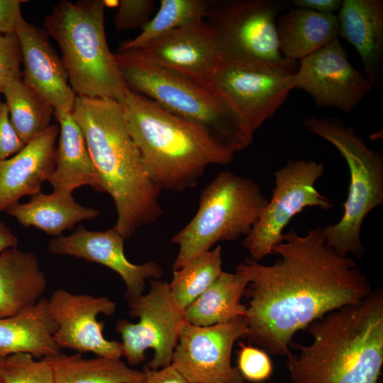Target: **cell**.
Instances as JSON below:
<instances>
[{"label": "cell", "mask_w": 383, "mask_h": 383, "mask_svg": "<svg viewBox=\"0 0 383 383\" xmlns=\"http://www.w3.org/2000/svg\"><path fill=\"white\" fill-rule=\"evenodd\" d=\"M272 252L280 257L273 265L248 259L235 267L248 282L244 338L267 353L287 357L296 332L372 292L353 258L327 245L321 228L291 230Z\"/></svg>", "instance_id": "obj_1"}, {"label": "cell", "mask_w": 383, "mask_h": 383, "mask_svg": "<svg viewBox=\"0 0 383 383\" xmlns=\"http://www.w3.org/2000/svg\"><path fill=\"white\" fill-rule=\"evenodd\" d=\"M72 114L79 125L104 189L117 213L113 227L124 239L156 222L163 211L160 189L148 176L119 102L77 96Z\"/></svg>", "instance_id": "obj_2"}, {"label": "cell", "mask_w": 383, "mask_h": 383, "mask_svg": "<svg viewBox=\"0 0 383 383\" xmlns=\"http://www.w3.org/2000/svg\"><path fill=\"white\" fill-rule=\"evenodd\" d=\"M313 341L287 356L292 383H377L383 365V292L309 326Z\"/></svg>", "instance_id": "obj_3"}, {"label": "cell", "mask_w": 383, "mask_h": 383, "mask_svg": "<svg viewBox=\"0 0 383 383\" xmlns=\"http://www.w3.org/2000/svg\"><path fill=\"white\" fill-rule=\"evenodd\" d=\"M119 104L143 167L160 190L192 189L208 166L234 158L235 152L216 136L143 95L127 89Z\"/></svg>", "instance_id": "obj_4"}, {"label": "cell", "mask_w": 383, "mask_h": 383, "mask_svg": "<svg viewBox=\"0 0 383 383\" xmlns=\"http://www.w3.org/2000/svg\"><path fill=\"white\" fill-rule=\"evenodd\" d=\"M105 7L104 0H62L45 16L44 26L61 50L76 95L119 102L128 88L107 44Z\"/></svg>", "instance_id": "obj_5"}, {"label": "cell", "mask_w": 383, "mask_h": 383, "mask_svg": "<svg viewBox=\"0 0 383 383\" xmlns=\"http://www.w3.org/2000/svg\"><path fill=\"white\" fill-rule=\"evenodd\" d=\"M114 57L128 89L204 128L235 152L252 143L210 87L152 63L137 49L117 51Z\"/></svg>", "instance_id": "obj_6"}, {"label": "cell", "mask_w": 383, "mask_h": 383, "mask_svg": "<svg viewBox=\"0 0 383 383\" xmlns=\"http://www.w3.org/2000/svg\"><path fill=\"white\" fill-rule=\"evenodd\" d=\"M303 124L311 133L331 143L350 170L343 215L335 224L321 228L326 243L341 255L361 257L365 250L360 239L363 221L383 204V157L338 118L306 116Z\"/></svg>", "instance_id": "obj_7"}, {"label": "cell", "mask_w": 383, "mask_h": 383, "mask_svg": "<svg viewBox=\"0 0 383 383\" xmlns=\"http://www.w3.org/2000/svg\"><path fill=\"white\" fill-rule=\"evenodd\" d=\"M267 202L252 179L230 171L218 173L201 190L195 216L171 239L179 247L173 270L218 243L246 236Z\"/></svg>", "instance_id": "obj_8"}, {"label": "cell", "mask_w": 383, "mask_h": 383, "mask_svg": "<svg viewBox=\"0 0 383 383\" xmlns=\"http://www.w3.org/2000/svg\"><path fill=\"white\" fill-rule=\"evenodd\" d=\"M283 3L274 0H210L206 21L222 60L247 64L286 65L279 49L277 21Z\"/></svg>", "instance_id": "obj_9"}, {"label": "cell", "mask_w": 383, "mask_h": 383, "mask_svg": "<svg viewBox=\"0 0 383 383\" xmlns=\"http://www.w3.org/2000/svg\"><path fill=\"white\" fill-rule=\"evenodd\" d=\"M296 62L286 65L247 64L222 60L210 88L252 142L255 133L284 103Z\"/></svg>", "instance_id": "obj_10"}, {"label": "cell", "mask_w": 383, "mask_h": 383, "mask_svg": "<svg viewBox=\"0 0 383 383\" xmlns=\"http://www.w3.org/2000/svg\"><path fill=\"white\" fill-rule=\"evenodd\" d=\"M324 170L322 162L299 159L289 161L274 172L271 199L242 242L251 259L258 262L273 254L274 247L282 241L286 226L305 208L318 206L328 210L333 207L331 200L315 187Z\"/></svg>", "instance_id": "obj_11"}, {"label": "cell", "mask_w": 383, "mask_h": 383, "mask_svg": "<svg viewBox=\"0 0 383 383\" xmlns=\"http://www.w3.org/2000/svg\"><path fill=\"white\" fill-rule=\"evenodd\" d=\"M128 304L129 315L139 321L121 319L116 323V331L122 338L123 356L129 365H138L145 360V351L152 348L153 357L147 367L157 370L170 365L185 321L184 310L174 301L169 283L150 279L147 294Z\"/></svg>", "instance_id": "obj_12"}, {"label": "cell", "mask_w": 383, "mask_h": 383, "mask_svg": "<svg viewBox=\"0 0 383 383\" xmlns=\"http://www.w3.org/2000/svg\"><path fill=\"white\" fill-rule=\"evenodd\" d=\"M247 331L245 316L209 326L184 321L171 364L189 383H243L238 368L231 365V353Z\"/></svg>", "instance_id": "obj_13"}, {"label": "cell", "mask_w": 383, "mask_h": 383, "mask_svg": "<svg viewBox=\"0 0 383 383\" xmlns=\"http://www.w3.org/2000/svg\"><path fill=\"white\" fill-rule=\"evenodd\" d=\"M291 85L309 94L317 107L348 113L373 89L365 75L350 63L339 38L301 60Z\"/></svg>", "instance_id": "obj_14"}, {"label": "cell", "mask_w": 383, "mask_h": 383, "mask_svg": "<svg viewBox=\"0 0 383 383\" xmlns=\"http://www.w3.org/2000/svg\"><path fill=\"white\" fill-rule=\"evenodd\" d=\"M116 304L106 296L75 294L64 289L55 291L48 299V311L57 325L54 339L57 346L92 353L96 356L121 358L122 343L104 338V321H98L99 313L112 316Z\"/></svg>", "instance_id": "obj_15"}, {"label": "cell", "mask_w": 383, "mask_h": 383, "mask_svg": "<svg viewBox=\"0 0 383 383\" xmlns=\"http://www.w3.org/2000/svg\"><path fill=\"white\" fill-rule=\"evenodd\" d=\"M137 50L152 63L209 87L222 62L206 20L165 33Z\"/></svg>", "instance_id": "obj_16"}, {"label": "cell", "mask_w": 383, "mask_h": 383, "mask_svg": "<svg viewBox=\"0 0 383 383\" xmlns=\"http://www.w3.org/2000/svg\"><path fill=\"white\" fill-rule=\"evenodd\" d=\"M124 238L113 228L94 231L79 226L70 235L54 237L48 250L54 255H71L101 264L117 273L126 287L127 301L143 294L147 279H158L162 275L154 261L141 265L131 262L124 252Z\"/></svg>", "instance_id": "obj_17"}, {"label": "cell", "mask_w": 383, "mask_h": 383, "mask_svg": "<svg viewBox=\"0 0 383 383\" xmlns=\"http://www.w3.org/2000/svg\"><path fill=\"white\" fill-rule=\"evenodd\" d=\"M15 33L23 65V83L54 109L72 111L77 95L70 84L62 60L51 45L48 32L22 18Z\"/></svg>", "instance_id": "obj_18"}, {"label": "cell", "mask_w": 383, "mask_h": 383, "mask_svg": "<svg viewBox=\"0 0 383 383\" xmlns=\"http://www.w3.org/2000/svg\"><path fill=\"white\" fill-rule=\"evenodd\" d=\"M59 126L51 124L12 157L0 161V212L25 196L41 192L55 167V142Z\"/></svg>", "instance_id": "obj_19"}, {"label": "cell", "mask_w": 383, "mask_h": 383, "mask_svg": "<svg viewBox=\"0 0 383 383\" xmlns=\"http://www.w3.org/2000/svg\"><path fill=\"white\" fill-rule=\"evenodd\" d=\"M337 16L339 37L354 47L365 77L377 87L383 60V1L343 0Z\"/></svg>", "instance_id": "obj_20"}, {"label": "cell", "mask_w": 383, "mask_h": 383, "mask_svg": "<svg viewBox=\"0 0 383 383\" xmlns=\"http://www.w3.org/2000/svg\"><path fill=\"white\" fill-rule=\"evenodd\" d=\"M58 122L59 141L55 150V167L48 182L53 192L72 193L82 186L104 192L91 158L84 133L72 111L54 109Z\"/></svg>", "instance_id": "obj_21"}, {"label": "cell", "mask_w": 383, "mask_h": 383, "mask_svg": "<svg viewBox=\"0 0 383 383\" xmlns=\"http://www.w3.org/2000/svg\"><path fill=\"white\" fill-rule=\"evenodd\" d=\"M57 325L48 311V299L42 297L21 312L0 318V357L23 353L43 358L60 352L54 335Z\"/></svg>", "instance_id": "obj_22"}, {"label": "cell", "mask_w": 383, "mask_h": 383, "mask_svg": "<svg viewBox=\"0 0 383 383\" xmlns=\"http://www.w3.org/2000/svg\"><path fill=\"white\" fill-rule=\"evenodd\" d=\"M47 280L36 256L16 248L0 254V318L14 316L35 304Z\"/></svg>", "instance_id": "obj_23"}, {"label": "cell", "mask_w": 383, "mask_h": 383, "mask_svg": "<svg viewBox=\"0 0 383 383\" xmlns=\"http://www.w3.org/2000/svg\"><path fill=\"white\" fill-rule=\"evenodd\" d=\"M339 22L335 13L291 9L277 21L279 49L292 61L301 60L339 38Z\"/></svg>", "instance_id": "obj_24"}, {"label": "cell", "mask_w": 383, "mask_h": 383, "mask_svg": "<svg viewBox=\"0 0 383 383\" xmlns=\"http://www.w3.org/2000/svg\"><path fill=\"white\" fill-rule=\"evenodd\" d=\"M6 212L24 227H35L58 237L81 221L93 220L100 212L77 203L72 193L52 192L32 196L26 203H17Z\"/></svg>", "instance_id": "obj_25"}, {"label": "cell", "mask_w": 383, "mask_h": 383, "mask_svg": "<svg viewBox=\"0 0 383 383\" xmlns=\"http://www.w3.org/2000/svg\"><path fill=\"white\" fill-rule=\"evenodd\" d=\"M247 280L237 272H223L219 277L184 310L185 322L198 326L225 323L245 316L241 303Z\"/></svg>", "instance_id": "obj_26"}, {"label": "cell", "mask_w": 383, "mask_h": 383, "mask_svg": "<svg viewBox=\"0 0 383 383\" xmlns=\"http://www.w3.org/2000/svg\"><path fill=\"white\" fill-rule=\"evenodd\" d=\"M50 366L55 383H145V374L131 369L120 358H84L61 352L43 357Z\"/></svg>", "instance_id": "obj_27"}, {"label": "cell", "mask_w": 383, "mask_h": 383, "mask_svg": "<svg viewBox=\"0 0 383 383\" xmlns=\"http://www.w3.org/2000/svg\"><path fill=\"white\" fill-rule=\"evenodd\" d=\"M2 94L8 108L11 123L21 139L27 144L51 124L53 107L22 79L12 80Z\"/></svg>", "instance_id": "obj_28"}, {"label": "cell", "mask_w": 383, "mask_h": 383, "mask_svg": "<svg viewBox=\"0 0 383 383\" xmlns=\"http://www.w3.org/2000/svg\"><path fill=\"white\" fill-rule=\"evenodd\" d=\"M222 248L206 251L177 270L169 284L171 295L183 310L204 292L221 274Z\"/></svg>", "instance_id": "obj_29"}, {"label": "cell", "mask_w": 383, "mask_h": 383, "mask_svg": "<svg viewBox=\"0 0 383 383\" xmlns=\"http://www.w3.org/2000/svg\"><path fill=\"white\" fill-rule=\"evenodd\" d=\"M210 0H160L155 16L135 38L122 43L118 52L140 48L172 30L206 19Z\"/></svg>", "instance_id": "obj_30"}, {"label": "cell", "mask_w": 383, "mask_h": 383, "mask_svg": "<svg viewBox=\"0 0 383 383\" xmlns=\"http://www.w3.org/2000/svg\"><path fill=\"white\" fill-rule=\"evenodd\" d=\"M1 383H55L48 363L28 353H15L4 359Z\"/></svg>", "instance_id": "obj_31"}, {"label": "cell", "mask_w": 383, "mask_h": 383, "mask_svg": "<svg viewBox=\"0 0 383 383\" xmlns=\"http://www.w3.org/2000/svg\"><path fill=\"white\" fill-rule=\"evenodd\" d=\"M238 370L244 379L252 382L267 380L272 374L273 366L268 353L251 345L240 343Z\"/></svg>", "instance_id": "obj_32"}, {"label": "cell", "mask_w": 383, "mask_h": 383, "mask_svg": "<svg viewBox=\"0 0 383 383\" xmlns=\"http://www.w3.org/2000/svg\"><path fill=\"white\" fill-rule=\"evenodd\" d=\"M20 45L16 33L0 34V94L13 79H22Z\"/></svg>", "instance_id": "obj_33"}, {"label": "cell", "mask_w": 383, "mask_h": 383, "mask_svg": "<svg viewBox=\"0 0 383 383\" xmlns=\"http://www.w3.org/2000/svg\"><path fill=\"white\" fill-rule=\"evenodd\" d=\"M155 8L152 0H120L113 20L116 31L143 28L150 20Z\"/></svg>", "instance_id": "obj_34"}, {"label": "cell", "mask_w": 383, "mask_h": 383, "mask_svg": "<svg viewBox=\"0 0 383 383\" xmlns=\"http://www.w3.org/2000/svg\"><path fill=\"white\" fill-rule=\"evenodd\" d=\"M25 145L11 123L5 102L0 101V161L16 155Z\"/></svg>", "instance_id": "obj_35"}, {"label": "cell", "mask_w": 383, "mask_h": 383, "mask_svg": "<svg viewBox=\"0 0 383 383\" xmlns=\"http://www.w3.org/2000/svg\"><path fill=\"white\" fill-rule=\"evenodd\" d=\"M24 0H0V34L15 33L21 15Z\"/></svg>", "instance_id": "obj_36"}, {"label": "cell", "mask_w": 383, "mask_h": 383, "mask_svg": "<svg viewBox=\"0 0 383 383\" xmlns=\"http://www.w3.org/2000/svg\"><path fill=\"white\" fill-rule=\"evenodd\" d=\"M143 372L145 383H189L172 364L157 370H151L145 365Z\"/></svg>", "instance_id": "obj_37"}, {"label": "cell", "mask_w": 383, "mask_h": 383, "mask_svg": "<svg viewBox=\"0 0 383 383\" xmlns=\"http://www.w3.org/2000/svg\"><path fill=\"white\" fill-rule=\"evenodd\" d=\"M342 0H293L292 4L298 8L311 10L320 13L331 14L339 11Z\"/></svg>", "instance_id": "obj_38"}, {"label": "cell", "mask_w": 383, "mask_h": 383, "mask_svg": "<svg viewBox=\"0 0 383 383\" xmlns=\"http://www.w3.org/2000/svg\"><path fill=\"white\" fill-rule=\"evenodd\" d=\"M18 243L17 237L11 229L0 220V254L5 250L16 248Z\"/></svg>", "instance_id": "obj_39"}, {"label": "cell", "mask_w": 383, "mask_h": 383, "mask_svg": "<svg viewBox=\"0 0 383 383\" xmlns=\"http://www.w3.org/2000/svg\"><path fill=\"white\" fill-rule=\"evenodd\" d=\"M104 4H105V6H110V7H112V6H118L119 4V1H106L105 0L104 1Z\"/></svg>", "instance_id": "obj_40"}, {"label": "cell", "mask_w": 383, "mask_h": 383, "mask_svg": "<svg viewBox=\"0 0 383 383\" xmlns=\"http://www.w3.org/2000/svg\"><path fill=\"white\" fill-rule=\"evenodd\" d=\"M4 357H0V383L1 381V372H2V366H3V362H4Z\"/></svg>", "instance_id": "obj_41"}]
</instances>
